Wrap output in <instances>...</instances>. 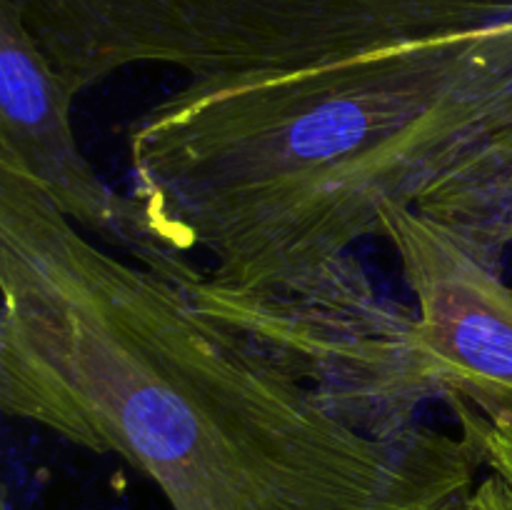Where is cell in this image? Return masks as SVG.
<instances>
[{
	"mask_svg": "<svg viewBox=\"0 0 512 510\" xmlns=\"http://www.w3.org/2000/svg\"><path fill=\"white\" fill-rule=\"evenodd\" d=\"M483 460L495 465L512 485V413L485 418Z\"/></svg>",
	"mask_w": 512,
	"mask_h": 510,
	"instance_id": "cell-8",
	"label": "cell"
},
{
	"mask_svg": "<svg viewBox=\"0 0 512 510\" xmlns=\"http://www.w3.org/2000/svg\"><path fill=\"white\" fill-rule=\"evenodd\" d=\"M0 405L118 455L173 510H460L485 413L373 438L325 410L178 283L110 253L0 163Z\"/></svg>",
	"mask_w": 512,
	"mask_h": 510,
	"instance_id": "cell-1",
	"label": "cell"
},
{
	"mask_svg": "<svg viewBox=\"0 0 512 510\" xmlns=\"http://www.w3.org/2000/svg\"><path fill=\"white\" fill-rule=\"evenodd\" d=\"M73 103L23 25L0 10V163L23 170L80 230L140 268L183 283L200 263L165 248L133 195L110 188L80 153Z\"/></svg>",
	"mask_w": 512,
	"mask_h": 510,
	"instance_id": "cell-5",
	"label": "cell"
},
{
	"mask_svg": "<svg viewBox=\"0 0 512 510\" xmlns=\"http://www.w3.org/2000/svg\"><path fill=\"white\" fill-rule=\"evenodd\" d=\"M463 510H512V485L488 460H483V468Z\"/></svg>",
	"mask_w": 512,
	"mask_h": 510,
	"instance_id": "cell-7",
	"label": "cell"
},
{
	"mask_svg": "<svg viewBox=\"0 0 512 510\" xmlns=\"http://www.w3.org/2000/svg\"><path fill=\"white\" fill-rule=\"evenodd\" d=\"M70 98L130 65L235 85L512 23V0H0Z\"/></svg>",
	"mask_w": 512,
	"mask_h": 510,
	"instance_id": "cell-3",
	"label": "cell"
},
{
	"mask_svg": "<svg viewBox=\"0 0 512 510\" xmlns=\"http://www.w3.org/2000/svg\"><path fill=\"white\" fill-rule=\"evenodd\" d=\"M512 120V23L235 85H183L125 125L130 195L180 258L263 285L380 238Z\"/></svg>",
	"mask_w": 512,
	"mask_h": 510,
	"instance_id": "cell-2",
	"label": "cell"
},
{
	"mask_svg": "<svg viewBox=\"0 0 512 510\" xmlns=\"http://www.w3.org/2000/svg\"><path fill=\"white\" fill-rule=\"evenodd\" d=\"M380 238L398 258L445 393L490 418L512 413V285L503 263L403 205H388Z\"/></svg>",
	"mask_w": 512,
	"mask_h": 510,
	"instance_id": "cell-6",
	"label": "cell"
},
{
	"mask_svg": "<svg viewBox=\"0 0 512 510\" xmlns=\"http://www.w3.org/2000/svg\"><path fill=\"white\" fill-rule=\"evenodd\" d=\"M178 285L360 433L403 438L445 403L418 310L385 295L355 253L263 285L215 283L203 268Z\"/></svg>",
	"mask_w": 512,
	"mask_h": 510,
	"instance_id": "cell-4",
	"label": "cell"
}]
</instances>
